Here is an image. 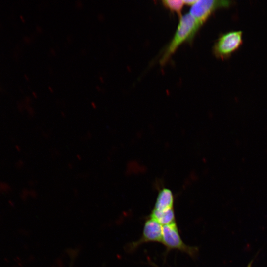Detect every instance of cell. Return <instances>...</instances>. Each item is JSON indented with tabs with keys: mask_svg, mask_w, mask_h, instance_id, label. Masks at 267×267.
<instances>
[{
	"mask_svg": "<svg viewBox=\"0 0 267 267\" xmlns=\"http://www.w3.org/2000/svg\"><path fill=\"white\" fill-rule=\"evenodd\" d=\"M201 26L195 18L187 13L179 18L176 31L160 59V64L164 65L178 47L184 42H191Z\"/></svg>",
	"mask_w": 267,
	"mask_h": 267,
	"instance_id": "cell-1",
	"label": "cell"
},
{
	"mask_svg": "<svg viewBox=\"0 0 267 267\" xmlns=\"http://www.w3.org/2000/svg\"><path fill=\"white\" fill-rule=\"evenodd\" d=\"M242 43L241 31L227 32L217 40L213 46V53L218 58L226 59L239 48Z\"/></svg>",
	"mask_w": 267,
	"mask_h": 267,
	"instance_id": "cell-2",
	"label": "cell"
},
{
	"mask_svg": "<svg viewBox=\"0 0 267 267\" xmlns=\"http://www.w3.org/2000/svg\"><path fill=\"white\" fill-rule=\"evenodd\" d=\"M231 4V1L228 0H197L191 6L189 13L201 27L216 10Z\"/></svg>",
	"mask_w": 267,
	"mask_h": 267,
	"instance_id": "cell-3",
	"label": "cell"
},
{
	"mask_svg": "<svg viewBox=\"0 0 267 267\" xmlns=\"http://www.w3.org/2000/svg\"><path fill=\"white\" fill-rule=\"evenodd\" d=\"M162 242L169 248L182 250L186 249V246L179 235L176 223L163 225Z\"/></svg>",
	"mask_w": 267,
	"mask_h": 267,
	"instance_id": "cell-4",
	"label": "cell"
},
{
	"mask_svg": "<svg viewBox=\"0 0 267 267\" xmlns=\"http://www.w3.org/2000/svg\"><path fill=\"white\" fill-rule=\"evenodd\" d=\"M163 225L156 219L150 217L145 222L143 237L147 241L162 242Z\"/></svg>",
	"mask_w": 267,
	"mask_h": 267,
	"instance_id": "cell-5",
	"label": "cell"
},
{
	"mask_svg": "<svg viewBox=\"0 0 267 267\" xmlns=\"http://www.w3.org/2000/svg\"><path fill=\"white\" fill-rule=\"evenodd\" d=\"M173 203L174 197L171 190L163 188L159 192L153 210L162 212L173 209Z\"/></svg>",
	"mask_w": 267,
	"mask_h": 267,
	"instance_id": "cell-6",
	"label": "cell"
},
{
	"mask_svg": "<svg viewBox=\"0 0 267 267\" xmlns=\"http://www.w3.org/2000/svg\"><path fill=\"white\" fill-rule=\"evenodd\" d=\"M150 217L156 219L162 225L176 223L173 209L162 212L153 210Z\"/></svg>",
	"mask_w": 267,
	"mask_h": 267,
	"instance_id": "cell-7",
	"label": "cell"
},
{
	"mask_svg": "<svg viewBox=\"0 0 267 267\" xmlns=\"http://www.w3.org/2000/svg\"><path fill=\"white\" fill-rule=\"evenodd\" d=\"M162 5L170 11L176 12L179 18L182 16L181 11L184 5L181 0H163L161 1Z\"/></svg>",
	"mask_w": 267,
	"mask_h": 267,
	"instance_id": "cell-8",
	"label": "cell"
},
{
	"mask_svg": "<svg viewBox=\"0 0 267 267\" xmlns=\"http://www.w3.org/2000/svg\"><path fill=\"white\" fill-rule=\"evenodd\" d=\"M183 1L184 4L190 5L191 6L196 2L197 0H184Z\"/></svg>",
	"mask_w": 267,
	"mask_h": 267,
	"instance_id": "cell-9",
	"label": "cell"
},
{
	"mask_svg": "<svg viewBox=\"0 0 267 267\" xmlns=\"http://www.w3.org/2000/svg\"><path fill=\"white\" fill-rule=\"evenodd\" d=\"M99 79H100V81H101L102 82H104L103 80V78H102V77H99Z\"/></svg>",
	"mask_w": 267,
	"mask_h": 267,
	"instance_id": "cell-10",
	"label": "cell"
},
{
	"mask_svg": "<svg viewBox=\"0 0 267 267\" xmlns=\"http://www.w3.org/2000/svg\"><path fill=\"white\" fill-rule=\"evenodd\" d=\"M49 89H50V90H51V91H52V90L51 89L50 87H49Z\"/></svg>",
	"mask_w": 267,
	"mask_h": 267,
	"instance_id": "cell-11",
	"label": "cell"
}]
</instances>
